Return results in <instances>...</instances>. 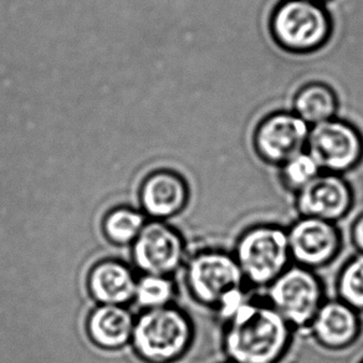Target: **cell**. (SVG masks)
<instances>
[{
  "label": "cell",
  "instance_id": "cell-1",
  "mask_svg": "<svg viewBox=\"0 0 363 363\" xmlns=\"http://www.w3.org/2000/svg\"><path fill=\"white\" fill-rule=\"evenodd\" d=\"M294 333L265 298L250 296L222 321L223 353L233 363H281Z\"/></svg>",
  "mask_w": 363,
  "mask_h": 363
},
{
  "label": "cell",
  "instance_id": "cell-2",
  "mask_svg": "<svg viewBox=\"0 0 363 363\" xmlns=\"http://www.w3.org/2000/svg\"><path fill=\"white\" fill-rule=\"evenodd\" d=\"M186 285L193 300L220 323L252 296L233 252L220 247H204L189 257Z\"/></svg>",
  "mask_w": 363,
  "mask_h": 363
},
{
  "label": "cell",
  "instance_id": "cell-3",
  "mask_svg": "<svg viewBox=\"0 0 363 363\" xmlns=\"http://www.w3.org/2000/svg\"><path fill=\"white\" fill-rule=\"evenodd\" d=\"M267 30L279 49L291 55H311L330 43L335 23L325 4L280 0L269 16Z\"/></svg>",
  "mask_w": 363,
  "mask_h": 363
},
{
  "label": "cell",
  "instance_id": "cell-4",
  "mask_svg": "<svg viewBox=\"0 0 363 363\" xmlns=\"http://www.w3.org/2000/svg\"><path fill=\"white\" fill-rule=\"evenodd\" d=\"M232 252L249 289L265 290L293 264L286 228L274 223L244 229Z\"/></svg>",
  "mask_w": 363,
  "mask_h": 363
},
{
  "label": "cell",
  "instance_id": "cell-5",
  "mask_svg": "<svg viewBox=\"0 0 363 363\" xmlns=\"http://www.w3.org/2000/svg\"><path fill=\"white\" fill-rule=\"evenodd\" d=\"M194 325L187 313L173 306L152 308L135 323L133 343L141 357L151 363H172L189 351Z\"/></svg>",
  "mask_w": 363,
  "mask_h": 363
},
{
  "label": "cell",
  "instance_id": "cell-6",
  "mask_svg": "<svg viewBox=\"0 0 363 363\" xmlns=\"http://www.w3.org/2000/svg\"><path fill=\"white\" fill-rule=\"evenodd\" d=\"M265 301L294 331L308 330L326 300L323 279L318 272L291 264L265 290Z\"/></svg>",
  "mask_w": 363,
  "mask_h": 363
},
{
  "label": "cell",
  "instance_id": "cell-7",
  "mask_svg": "<svg viewBox=\"0 0 363 363\" xmlns=\"http://www.w3.org/2000/svg\"><path fill=\"white\" fill-rule=\"evenodd\" d=\"M306 151L321 171L346 176L363 162V133L353 122L335 117L310 128Z\"/></svg>",
  "mask_w": 363,
  "mask_h": 363
},
{
  "label": "cell",
  "instance_id": "cell-8",
  "mask_svg": "<svg viewBox=\"0 0 363 363\" xmlns=\"http://www.w3.org/2000/svg\"><path fill=\"white\" fill-rule=\"evenodd\" d=\"M310 128L291 110H278L262 117L252 131L255 156L267 166L279 167L306 150Z\"/></svg>",
  "mask_w": 363,
  "mask_h": 363
},
{
  "label": "cell",
  "instance_id": "cell-9",
  "mask_svg": "<svg viewBox=\"0 0 363 363\" xmlns=\"http://www.w3.org/2000/svg\"><path fill=\"white\" fill-rule=\"evenodd\" d=\"M291 262L313 272L330 267L342 252L343 235L338 224L298 217L286 228Z\"/></svg>",
  "mask_w": 363,
  "mask_h": 363
},
{
  "label": "cell",
  "instance_id": "cell-10",
  "mask_svg": "<svg viewBox=\"0 0 363 363\" xmlns=\"http://www.w3.org/2000/svg\"><path fill=\"white\" fill-rule=\"evenodd\" d=\"M294 201L298 217L338 223L352 212L356 194L346 176L323 172Z\"/></svg>",
  "mask_w": 363,
  "mask_h": 363
},
{
  "label": "cell",
  "instance_id": "cell-11",
  "mask_svg": "<svg viewBox=\"0 0 363 363\" xmlns=\"http://www.w3.org/2000/svg\"><path fill=\"white\" fill-rule=\"evenodd\" d=\"M186 242L176 229L164 223L152 222L135 240L133 257L147 275L169 277L186 262Z\"/></svg>",
  "mask_w": 363,
  "mask_h": 363
},
{
  "label": "cell",
  "instance_id": "cell-12",
  "mask_svg": "<svg viewBox=\"0 0 363 363\" xmlns=\"http://www.w3.org/2000/svg\"><path fill=\"white\" fill-rule=\"evenodd\" d=\"M361 313L337 298H326L308 331L318 346L340 352L352 347L362 333Z\"/></svg>",
  "mask_w": 363,
  "mask_h": 363
},
{
  "label": "cell",
  "instance_id": "cell-13",
  "mask_svg": "<svg viewBox=\"0 0 363 363\" xmlns=\"http://www.w3.org/2000/svg\"><path fill=\"white\" fill-rule=\"evenodd\" d=\"M189 194L187 181L179 173L162 169L147 177L142 186V204L152 217L167 219L184 211Z\"/></svg>",
  "mask_w": 363,
  "mask_h": 363
},
{
  "label": "cell",
  "instance_id": "cell-14",
  "mask_svg": "<svg viewBox=\"0 0 363 363\" xmlns=\"http://www.w3.org/2000/svg\"><path fill=\"white\" fill-rule=\"evenodd\" d=\"M340 99L333 86L325 81L305 82L294 94L291 111L308 126L333 120L338 116Z\"/></svg>",
  "mask_w": 363,
  "mask_h": 363
},
{
  "label": "cell",
  "instance_id": "cell-15",
  "mask_svg": "<svg viewBox=\"0 0 363 363\" xmlns=\"http://www.w3.org/2000/svg\"><path fill=\"white\" fill-rule=\"evenodd\" d=\"M89 283L94 298L104 305L121 306L136 296V280L121 262L99 264L92 269Z\"/></svg>",
  "mask_w": 363,
  "mask_h": 363
},
{
  "label": "cell",
  "instance_id": "cell-16",
  "mask_svg": "<svg viewBox=\"0 0 363 363\" xmlns=\"http://www.w3.org/2000/svg\"><path fill=\"white\" fill-rule=\"evenodd\" d=\"M135 323L126 308L102 305L91 313L89 333L92 341L104 348H118L133 335Z\"/></svg>",
  "mask_w": 363,
  "mask_h": 363
},
{
  "label": "cell",
  "instance_id": "cell-17",
  "mask_svg": "<svg viewBox=\"0 0 363 363\" xmlns=\"http://www.w3.org/2000/svg\"><path fill=\"white\" fill-rule=\"evenodd\" d=\"M336 298L363 315V254L354 252L340 267L335 281Z\"/></svg>",
  "mask_w": 363,
  "mask_h": 363
},
{
  "label": "cell",
  "instance_id": "cell-18",
  "mask_svg": "<svg viewBox=\"0 0 363 363\" xmlns=\"http://www.w3.org/2000/svg\"><path fill=\"white\" fill-rule=\"evenodd\" d=\"M278 178L281 187L296 196L303 188L308 187L311 182L315 181L323 171L306 150L291 157L289 161L278 168Z\"/></svg>",
  "mask_w": 363,
  "mask_h": 363
},
{
  "label": "cell",
  "instance_id": "cell-19",
  "mask_svg": "<svg viewBox=\"0 0 363 363\" xmlns=\"http://www.w3.org/2000/svg\"><path fill=\"white\" fill-rule=\"evenodd\" d=\"M145 227V218L141 213L121 208L107 216L105 233L111 242L128 244L136 240Z\"/></svg>",
  "mask_w": 363,
  "mask_h": 363
},
{
  "label": "cell",
  "instance_id": "cell-20",
  "mask_svg": "<svg viewBox=\"0 0 363 363\" xmlns=\"http://www.w3.org/2000/svg\"><path fill=\"white\" fill-rule=\"evenodd\" d=\"M174 296L176 286L169 277L146 275L137 283V301L150 310L169 306Z\"/></svg>",
  "mask_w": 363,
  "mask_h": 363
},
{
  "label": "cell",
  "instance_id": "cell-21",
  "mask_svg": "<svg viewBox=\"0 0 363 363\" xmlns=\"http://www.w3.org/2000/svg\"><path fill=\"white\" fill-rule=\"evenodd\" d=\"M350 242L352 244L354 252L363 254V212L354 218L350 227Z\"/></svg>",
  "mask_w": 363,
  "mask_h": 363
},
{
  "label": "cell",
  "instance_id": "cell-22",
  "mask_svg": "<svg viewBox=\"0 0 363 363\" xmlns=\"http://www.w3.org/2000/svg\"><path fill=\"white\" fill-rule=\"evenodd\" d=\"M310 1H315V3H320V4H328V1H331V0H310Z\"/></svg>",
  "mask_w": 363,
  "mask_h": 363
},
{
  "label": "cell",
  "instance_id": "cell-23",
  "mask_svg": "<svg viewBox=\"0 0 363 363\" xmlns=\"http://www.w3.org/2000/svg\"><path fill=\"white\" fill-rule=\"evenodd\" d=\"M358 363H363V358H362V359H361V361H359V362H358Z\"/></svg>",
  "mask_w": 363,
  "mask_h": 363
},
{
  "label": "cell",
  "instance_id": "cell-24",
  "mask_svg": "<svg viewBox=\"0 0 363 363\" xmlns=\"http://www.w3.org/2000/svg\"><path fill=\"white\" fill-rule=\"evenodd\" d=\"M224 363H233V362H229V361H225V362Z\"/></svg>",
  "mask_w": 363,
  "mask_h": 363
}]
</instances>
